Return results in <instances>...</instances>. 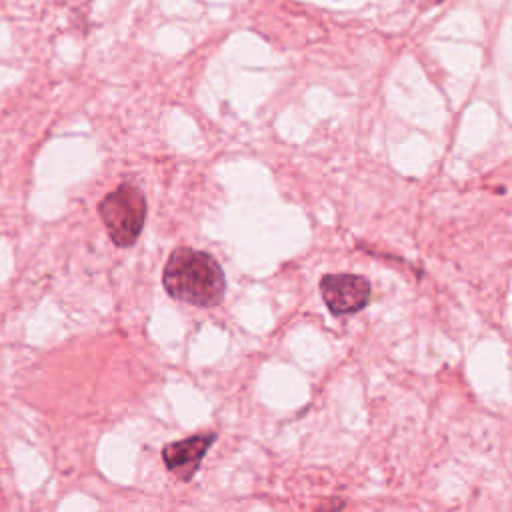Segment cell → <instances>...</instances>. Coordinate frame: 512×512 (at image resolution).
<instances>
[{
    "mask_svg": "<svg viewBox=\"0 0 512 512\" xmlns=\"http://www.w3.org/2000/svg\"><path fill=\"white\" fill-rule=\"evenodd\" d=\"M320 294L334 316H348L364 310L372 296L370 282L360 274H324L320 278Z\"/></svg>",
    "mask_w": 512,
    "mask_h": 512,
    "instance_id": "obj_3",
    "label": "cell"
},
{
    "mask_svg": "<svg viewBox=\"0 0 512 512\" xmlns=\"http://www.w3.org/2000/svg\"><path fill=\"white\" fill-rule=\"evenodd\" d=\"M162 284L166 292L180 302L212 308L218 306L226 292V276L220 262L194 248H176L164 266Z\"/></svg>",
    "mask_w": 512,
    "mask_h": 512,
    "instance_id": "obj_1",
    "label": "cell"
},
{
    "mask_svg": "<svg viewBox=\"0 0 512 512\" xmlns=\"http://www.w3.org/2000/svg\"><path fill=\"white\" fill-rule=\"evenodd\" d=\"M98 214L112 244L130 248L140 238L146 222V196L138 186L122 182L100 200Z\"/></svg>",
    "mask_w": 512,
    "mask_h": 512,
    "instance_id": "obj_2",
    "label": "cell"
},
{
    "mask_svg": "<svg viewBox=\"0 0 512 512\" xmlns=\"http://www.w3.org/2000/svg\"><path fill=\"white\" fill-rule=\"evenodd\" d=\"M216 442V432H200L176 442H170L162 450L166 470L180 482H190L198 472L208 448Z\"/></svg>",
    "mask_w": 512,
    "mask_h": 512,
    "instance_id": "obj_4",
    "label": "cell"
}]
</instances>
